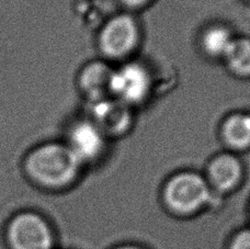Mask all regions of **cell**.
<instances>
[{"instance_id":"1","label":"cell","mask_w":250,"mask_h":249,"mask_svg":"<svg viewBox=\"0 0 250 249\" xmlns=\"http://www.w3.org/2000/svg\"><path fill=\"white\" fill-rule=\"evenodd\" d=\"M80 161L67 145L47 143L31 150L24 169L38 186L57 190L70 185L78 175Z\"/></svg>"},{"instance_id":"12","label":"cell","mask_w":250,"mask_h":249,"mask_svg":"<svg viewBox=\"0 0 250 249\" xmlns=\"http://www.w3.org/2000/svg\"><path fill=\"white\" fill-rule=\"evenodd\" d=\"M233 40L234 39H231L229 30L222 28V26H214L204 34L203 46L208 54L214 56H225Z\"/></svg>"},{"instance_id":"10","label":"cell","mask_w":250,"mask_h":249,"mask_svg":"<svg viewBox=\"0 0 250 249\" xmlns=\"http://www.w3.org/2000/svg\"><path fill=\"white\" fill-rule=\"evenodd\" d=\"M226 143L234 148H246L250 145V115L235 114L226 120L223 126Z\"/></svg>"},{"instance_id":"14","label":"cell","mask_w":250,"mask_h":249,"mask_svg":"<svg viewBox=\"0 0 250 249\" xmlns=\"http://www.w3.org/2000/svg\"><path fill=\"white\" fill-rule=\"evenodd\" d=\"M108 249H148V248L136 243H122V244H117V245H114Z\"/></svg>"},{"instance_id":"9","label":"cell","mask_w":250,"mask_h":249,"mask_svg":"<svg viewBox=\"0 0 250 249\" xmlns=\"http://www.w3.org/2000/svg\"><path fill=\"white\" fill-rule=\"evenodd\" d=\"M112 70L104 63L88 65L80 76V86L93 100L104 99V92L110 90Z\"/></svg>"},{"instance_id":"8","label":"cell","mask_w":250,"mask_h":249,"mask_svg":"<svg viewBox=\"0 0 250 249\" xmlns=\"http://www.w3.org/2000/svg\"><path fill=\"white\" fill-rule=\"evenodd\" d=\"M242 175L239 162L229 155H223L214 159L208 168V177L212 185L220 191H229L237 185Z\"/></svg>"},{"instance_id":"5","label":"cell","mask_w":250,"mask_h":249,"mask_svg":"<svg viewBox=\"0 0 250 249\" xmlns=\"http://www.w3.org/2000/svg\"><path fill=\"white\" fill-rule=\"evenodd\" d=\"M137 28L128 16H118L109 21L100 35V45L104 54L121 57L133 50L137 41Z\"/></svg>"},{"instance_id":"2","label":"cell","mask_w":250,"mask_h":249,"mask_svg":"<svg viewBox=\"0 0 250 249\" xmlns=\"http://www.w3.org/2000/svg\"><path fill=\"white\" fill-rule=\"evenodd\" d=\"M8 249H55L52 225L37 212L24 211L9 221L4 232Z\"/></svg>"},{"instance_id":"6","label":"cell","mask_w":250,"mask_h":249,"mask_svg":"<svg viewBox=\"0 0 250 249\" xmlns=\"http://www.w3.org/2000/svg\"><path fill=\"white\" fill-rule=\"evenodd\" d=\"M67 146L80 163L97 157L104 148L102 131L93 122H79L71 128Z\"/></svg>"},{"instance_id":"7","label":"cell","mask_w":250,"mask_h":249,"mask_svg":"<svg viewBox=\"0 0 250 249\" xmlns=\"http://www.w3.org/2000/svg\"><path fill=\"white\" fill-rule=\"evenodd\" d=\"M92 115L96 125L104 132H123L131 122V114L126 104L119 100H98L92 106Z\"/></svg>"},{"instance_id":"4","label":"cell","mask_w":250,"mask_h":249,"mask_svg":"<svg viewBox=\"0 0 250 249\" xmlns=\"http://www.w3.org/2000/svg\"><path fill=\"white\" fill-rule=\"evenodd\" d=\"M150 87L148 73L138 64H127L112 73L110 91L124 104H136L147 96Z\"/></svg>"},{"instance_id":"11","label":"cell","mask_w":250,"mask_h":249,"mask_svg":"<svg viewBox=\"0 0 250 249\" xmlns=\"http://www.w3.org/2000/svg\"><path fill=\"white\" fill-rule=\"evenodd\" d=\"M225 57L229 67L236 74L250 76V40H233Z\"/></svg>"},{"instance_id":"13","label":"cell","mask_w":250,"mask_h":249,"mask_svg":"<svg viewBox=\"0 0 250 249\" xmlns=\"http://www.w3.org/2000/svg\"><path fill=\"white\" fill-rule=\"evenodd\" d=\"M225 249H250V228L238 229L231 235Z\"/></svg>"},{"instance_id":"15","label":"cell","mask_w":250,"mask_h":249,"mask_svg":"<svg viewBox=\"0 0 250 249\" xmlns=\"http://www.w3.org/2000/svg\"><path fill=\"white\" fill-rule=\"evenodd\" d=\"M122 1L129 7H138L145 4L147 1H149V0H122Z\"/></svg>"},{"instance_id":"3","label":"cell","mask_w":250,"mask_h":249,"mask_svg":"<svg viewBox=\"0 0 250 249\" xmlns=\"http://www.w3.org/2000/svg\"><path fill=\"white\" fill-rule=\"evenodd\" d=\"M209 199L208 184L192 172L180 173L168 182L164 201L177 216H191L203 208Z\"/></svg>"}]
</instances>
